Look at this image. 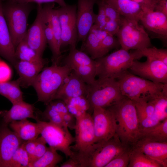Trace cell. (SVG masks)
Segmentation results:
<instances>
[{
    "label": "cell",
    "instance_id": "3",
    "mask_svg": "<svg viewBox=\"0 0 167 167\" xmlns=\"http://www.w3.org/2000/svg\"><path fill=\"white\" fill-rule=\"evenodd\" d=\"M34 7V3L2 0L3 14L15 49L26 34L29 15Z\"/></svg>",
    "mask_w": 167,
    "mask_h": 167
},
{
    "label": "cell",
    "instance_id": "2",
    "mask_svg": "<svg viewBox=\"0 0 167 167\" xmlns=\"http://www.w3.org/2000/svg\"><path fill=\"white\" fill-rule=\"evenodd\" d=\"M72 71L65 64L60 66L52 64L43 68L32 85L36 92L38 101L47 105L53 101L64 80Z\"/></svg>",
    "mask_w": 167,
    "mask_h": 167
},
{
    "label": "cell",
    "instance_id": "1",
    "mask_svg": "<svg viewBox=\"0 0 167 167\" xmlns=\"http://www.w3.org/2000/svg\"><path fill=\"white\" fill-rule=\"evenodd\" d=\"M113 113L116 124V134L123 143L131 146L138 139L139 128L137 111L133 101L124 97L107 107Z\"/></svg>",
    "mask_w": 167,
    "mask_h": 167
},
{
    "label": "cell",
    "instance_id": "24",
    "mask_svg": "<svg viewBox=\"0 0 167 167\" xmlns=\"http://www.w3.org/2000/svg\"><path fill=\"white\" fill-rule=\"evenodd\" d=\"M131 146L139 149L162 167H167V142L139 139Z\"/></svg>",
    "mask_w": 167,
    "mask_h": 167
},
{
    "label": "cell",
    "instance_id": "25",
    "mask_svg": "<svg viewBox=\"0 0 167 167\" xmlns=\"http://www.w3.org/2000/svg\"><path fill=\"white\" fill-rule=\"evenodd\" d=\"M2 0H0V57L13 66L18 60L15 56V48L3 14Z\"/></svg>",
    "mask_w": 167,
    "mask_h": 167
},
{
    "label": "cell",
    "instance_id": "42",
    "mask_svg": "<svg viewBox=\"0 0 167 167\" xmlns=\"http://www.w3.org/2000/svg\"><path fill=\"white\" fill-rule=\"evenodd\" d=\"M11 74L10 67L5 62L0 60V82L8 81Z\"/></svg>",
    "mask_w": 167,
    "mask_h": 167
},
{
    "label": "cell",
    "instance_id": "34",
    "mask_svg": "<svg viewBox=\"0 0 167 167\" xmlns=\"http://www.w3.org/2000/svg\"><path fill=\"white\" fill-rule=\"evenodd\" d=\"M129 167H162L137 148L131 146L129 152Z\"/></svg>",
    "mask_w": 167,
    "mask_h": 167
},
{
    "label": "cell",
    "instance_id": "36",
    "mask_svg": "<svg viewBox=\"0 0 167 167\" xmlns=\"http://www.w3.org/2000/svg\"><path fill=\"white\" fill-rule=\"evenodd\" d=\"M156 118L161 122L167 118V85L161 92L152 99Z\"/></svg>",
    "mask_w": 167,
    "mask_h": 167
},
{
    "label": "cell",
    "instance_id": "18",
    "mask_svg": "<svg viewBox=\"0 0 167 167\" xmlns=\"http://www.w3.org/2000/svg\"><path fill=\"white\" fill-rule=\"evenodd\" d=\"M120 15L128 19L139 21L143 13L154 11L158 0H107Z\"/></svg>",
    "mask_w": 167,
    "mask_h": 167
},
{
    "label": "cell",
    "instance_id": "33",
    "mask_svg": "<svg viewBox=\"0 0 167 167\" xmlns=\"http://www.w3.org/2000/svg\"><path fill=\"white\" fill-rule=\"evenodd\" d=\"M20 87L17 79L0 82V95L8 99L12 104L23 101V93Z\"/></svg>",
    "mask_w": 167,
    "mask_h": 167
},
{
    "label": "cell",
    "instance_id": "40",
    "mask_svg": "<svg viewBox=\"0 0 167 167\" xmlns=\"http://www.w3.org/2000/svg\"><path fill=\"white\" fill-rule=\"evenodd\" d=\"M46 144L45 140L41 136L36 138V144L30 163L38 159L43 155L48 148Z\"/></svg>",
    "mask_w": 167,
    "mask_h": 167
},
{
    "label": "cell",
    "instance_id": "45",
    "mask_svg": "<svg viewBox=\"0 0 167 167\" xmlns=\"http://www.w3.org/2000/svg\"><path fill=\"white\" fill-rule=\"evenodd\" d=\"M154 11L161 12L167 16V0H158Z\"/></svg>",
    "mask_w": 167,
    "mask_h": 167
},
{
    "label": "cell",
    "instance_id": "26",
    "mask_svg": "<svg viewBox=\"0 0 167 167\" xmlns=\"http://www.w3.org/2000/svg\"><path fill=\"white\" fill-rule=\"evenodd\" d=\"M45 65L18 60L13 66L19 75L17 79L20 86L27 88L32 84Z\"/></svg>",
    "mask_w": 167,
    "mask_h": 167
},
{
    "label": "cell",
    "instance_id": "9",
    "mask_svg": "<svg viewBox=\"0 0 167 167\" xmlns=\"http://www.w3.org/2000/svg\"><path fill=\"white\" fill-rule=\"evenodd\" d=\"M36 121L39 125L41 136L49 147L62 152L67 158L74 155L71 147L74 143L75 138L67 126H60L39 119Z\"/></svg>",
    "mask_w": 167,
    "mask_h": 167
},
{
    "label": "cell",
    "instance_id": "46",
    "mask_svg": "<svg viewBox=\"0 0 167 167\" xmlns=\"http://www.w3.org/2000/svg\"><path fill=\"white\" fill-rule=\"evenodd\" d=\"M97 0H96V1Z\"/></svg>",
    "mask_w": 167,
    "mask_h": 167
},
{
    "label": "cell",
    "instance_id": "41",
    "mask_svg": "<svg viewBox=\"0 0 167 167\" xmlns=\"http://www.w3.org/2000/svg\"><path fill=\"white\" fill-rule=\"evenodd\" d=\"M19 3H32L37 4H43L50 3H56L60 7L64 6L67 4L64 0H9Z\"/></svg>",
    "mask_w": 167,
    "mask_h": 167
},
{
    "label": "cell",
    "instance_id": "22",
    "mask_svg": "<svg viewBox=\"0 0 167 167\" xmlns=\"http://www.w3.org/2000/svg\"><path fill=\"white\" fill-rule=\"evenodd\" d=\"M88 88V85L72 71L64 80L56 92L53 100H60L64 101L78 96L86 97Z\"/></svg>",
    "mask_w": 167,
    "mask_h": 167
},
{
    "label": "cell",
    "instance_id": "43",
    "mask_svg": "<svg viewBox=\"0 0 167 167\" xmlns=\"http://www.w3.org/2000/svg\"><path fill=\"white\" fill-rule=\"evenodd\" d=\"M65 125L68 128L74 129L76 124V119L69 112L64 114L62 117Z\"/></svg>",
    "mask_w": 167,
    "mask_h": 167
},
{
    "label": "cell",
    "instance_id": "17",
    "mask_svg": "<svg viewBox=\"0 0 167 167\" xmlns=\"http://www.w3.org/2000/svg\"><path fill=\"white\" fill-rule=\"evenodd\" d=\"M96 3L98 11L94 25L115 35L121 24L122 15L107 0H97Z\"/></svg>",
    "mask_w": 167,
    "mask_h": 167
},
{
    "label": "cell",
    "instance_id": "15",
    "mask_svg": "<svg viewBox=\"0 0 167 167\" xmlns=\"http://www.w3.org/2000/svg\"><path fill=\"white\" fill-rule=\"evenodd\" d=\"M146 57L143 62L135 60L129 69L130 72L155 83L167 84V65L152 57Z\"/></svg>",
    "mask_w": 167,
    "mask_h": 167
},
{
    "label": "cell",
    "instance_id": "8",
    "mask_svg": "<svg viewBox=\"0 0 167 167\" xmlns=\"http://www.w3.org/2000/svg\"><path fill=\"white\" fill-rule=\"evenodd\" d=\"M122 49L140 51L152 46L150 38L139 22L122 16L120 27L115 35Z\"/></svg>",
    "mask_w": 167,
    "mask_h": 167
},
{
    "label": "cell",
    "instance_id": "7",
    "mask_svg": "<svg viewBox=\"0 0 167 167\" xmlns=\"http://www.w3.org/2000/svg\"><path fill=\"white\" fill-rule=\"evenodd\" d=\"M131 146L122 143L117 134L109 140L95 143L81 162V167H105Z\"/></svg>",
    "mask_w": 167,
    "mask_h": 167
},
{
    "label": "cell",
    "instance_id": "39",
    "mask_svg": "<svg viewBox=\"0 0 167 167\" xmlns=\"http://www.w3.org/2000/svg\"><path fill=\"white\" fill-rule=\"evenodd\" d=\"M131 148L116 156L106 165L105 167H128Z\"/></svg>",
    "mask_w": 167,
    "mask_h": 167
},
{
    "label": "cell",
    "instance_id": "31",
    "mask_svg": "<svg viewBox=\"0 0 167 167\" xmlns=\"http://www.w3.org/2000/svg\"><path fill=\"white\" fill-rule=\"evenodd\" d=\"M15 56L18 60L23 61L45 65L46 59L43 58L28 45L24 38L15 49Z\"/></svg>",
    "mask_w": 167,
    "mask_h": 167
},
{
    "label": "cell",
    "instance_id": "12",
    "mask_svg": "<svg viewBox=\"0 0 167 167\" xmlns=\"http://www.w3.org/2000/svg\"><path fill=\"white\" fill-rule=\"evenodd\" d=\"M64 63L88 85L95 80L96 61L84 51L77 49L76 47H70L69 53L64 58Z\"/></svg>",
    "mask_w": 167,
    "mask_h": 167
},
{
    "label": "cell",
    "instance_id": "23",
    "mask_svg": "<svg viewBox=\"0 0 167 167\" xmlns=\"http://www.w3.org/2000/svg\"><path fill=\"white\" fill-rule=\"evenodd\" d=\"M38 113L33 104L27 103L23 100L12 104V106L9 110L0 111V117L3 122L8 125L12 122L28 118L36 120L39 119Z\"/></svg>",
    "mask_w": 167,
    "mask_h": 167
},
{
    "label": "cell",
    "instance_id": "27",
    "mask_svg": "<svg viewBox=\"0 0 167 167\" xmlns=\"http://www.w3.org/2000/svg\"><path fill=\"white\" fill-rule=\"evenodd\" d=\"M137 111L139 129L151 127L160 122L156 118L152 99L133 101Z\"/></svg>",
    "mask_w": 167,
    "mask_h": 167
},
{
    "label": "cell",
    "instance_id": "38",
    "mask_svg": "<svg viewBox=\"0 0 167 167\" xmlns=\"http://www.w3.org/2000/svg\"><path fill=\"white\" fill-rule=\"evenodd\" d=\"M143 57L149 56L159 60L167 65V49H158L152 46L141 51Z\"/></svg>",
    "mask_w": 167,
    "mask_h": 167
},
{
    "label": "cell",
    "instance_id": "21",
    "mask_svg": "<svg viewBox=\"0 0 167 167\" xmlns=\"http://www.w3.org/2000/svg\"><path fill=\"white\" fill-rule=\"evenodd\" d=\"M139 21L153 38L160 39L167 44V16L154 11L143 12Z\"/></svg>",
    "mask_w": 167,
    "mask_h": 167
},
{
    "label": "cell",
    "instance_id": "20",
    "mask_svg": "<svg viewBox=\"0 0 167 167\" xmlns=\"http://www.w3.org/2000/svg\"><path fill=\"white\" fill-rule=\"evenodd\" d=\"M8 125H0V167H8L12 156L24 141L21 139Z\"/></svg>",
    "mask_w": 167,
    "mask_h": 167
},
{
    "label": "cell",
    "instance_id": "16",
    "mask_svg": "<svg viewBox=\"0 0 167 167\" xmlns=\"http://www.w3.org/2000/svg\"><path fill=\"white\" fill-rule=\"evenodd\" d=\"M36 18L24 38L29 46L42 57L47 44L45 33L47 22L43 4H36Z\"/></svg>",
    "mask_w": 167,
    "mask_h": 167
},
{
    "label": "cell",
    "instance_id": "37",
    "mask_svg": "<svg viewBox=\"0 0 167 167\" xmlns=\"http://www.w3.org/2000/svg\"><path fill=\"white\" fill-rule=\"evenodd\" d=\"M24 142L14 153L8 167H28L30 160Z\"/></svg>",
    "mask_w": 167,
    "mask_h": 167
},
{
    "label": "cell",
    "instance_id": "29",
    "mask_svg": "<svg viewBox=\"0 0 167 167\" xmlns=\"http://www.w3.org/2000/svg\"><path fill=\"white\" fill-rule=\"evenodd\" d=\"M46 105L45 110L41 113L42 118L56 125L66 126L62 118L64 114L69 112L65 102L60 100H54Z\"/></svg>",
    "mask_w": 167,
    "mask_h": 167
},
{
    "label": "cell",
    "instance_id": "28",
    "mask_svg": "<svg viewBox=\"0 0 167 167\" xmlns=\"http://www.w3.org/2000/svg\"><path fill=\"white\" fill-rule=\"evenodd\" d=\"M9 125L12 131L24 141L36 139L40 134L38 123L31 122L27 119L13 121Z\"/></svg>",
    "mask_w": 167,
    "mask_h": 167
},
{
    "label": "cell",
    "instance_id": "44",
    "mask_svg": "<svg viewBox=\"0 0 167 167\" xmlns=\"http://www.w3.org/2000/svg\"><path fill=\"white\" fill-rule=\"evenodd\" d=\"M61 167H81L80 163L74 155L61 165Z\"/></svg>",
    "mask_w": 167,
    "mask_h": 167
},
{
    "label": "cell",
    "instance_id": "6",
    "mask_svg": "<svg viewBox=\"0 0 167 167\" xmlns=\"http://www.w3.org/2000/svg\"><path fill=\"white\" fill-rule=\"evenodd\" d=\"M124 97L116 79L98 78L88 85L86 97L92 112L94 107L106 108L116 104Z\"/></svg>",
    "mask_w": 167,
    "mask_h": 167
},
{
    "label": "cell",
    "instance_id": "35",
    "mask_svg": "<svg viewBox=\"0 0 167 167\" xmlns=\"http://www.w3.org/2000/svg\"><path fill=\"white\" fill-rule=\"evenodd\" d=\"M57 151L48 147L43 155L37 160L30 163L28 167H54L63 160Z\"/></svg>",
    "mask_w": 167,
    "mask_h": 167
},
{
    "label": "cell",
    "instance_id": "4",
    "mask_svg": "<svg viewBox=\"0 0 167 167\" xmlns=\"http://www.w3.org/2000/svg\"><path fill=\"white\" fill-rule=\"evenodd\" d=\"M117 81L122 94L133 101L142 99H152L158 95L167 85L137 76L128 70Z\"/></svg>",
    "mask_w": 167,
    "mask_h": 167
},
{
    "label": "cell",
    "instance_id": "5",
    "mask_svg": "<svg viewBox=\"0 0 167 167\" xmlns=\"http://www.w3.org/2000/svg\"><path fill=\"white\" fill-rule=\"evenodd\" d=\"M142 57L140 50L129 52L121 48L95 60L97 63V76L99 78L118 79L129 70L135 60Z\"/></svg>",
    "mask_w": 167,
    "mask_h": 167
},
{
    "label": "cell",
    "instance_id": "10",
    "mask_svg": "<svg viewBox=\"0 0 167 167\" xmlns=\"http://www.w3.org/2000/svg\"><path fill=\"white\" fill-rule=\"evenodd\" d=\"M118 45V40L114 36L93 25L82 44L81 50L96 60L105 56Z\"/></svg>",
    "mask_w": 167,
    "mask_h": 167
},
{
    "label": "cell",
    "instance_id": "30",
    "mask_svg": "<svg viewBox=\"0 0 167 167\" xmlns=\"http://www.w3.org/2000/svg\"><path fill=\"white\" fill-rule=\"evenodd\" d=\"M167 142V118L153 126L139 129L138 139Z\"/></svg>",
    "mask_w": 167,
    "mask_h": 167
},
{
    "label": "cell",
    "instance_id": "11",
    "mask_svg": "<svg viewBox=\"0 0 167 167\" xmlns=\"http://www.w3.org/2000/svg\"><path fill=\"white\" fill-rule=\"evenodd\" d=\"M74 130L75 143L71 148L80 162L95 143L92 118L90 113L76 119Z\"/></svg>",
    "mask_w": 167,
    "mask_h": 167
},
{
    "label": "cell",
    "instance_id": "19",
    "mask_svg": "<svg viewBox=\"0 0 167 167\" xmlns=\"http://www.w3.org/2000/svg\"><path fill=\"white\" fill-rule=\"evenodd\" d=\"M96 0H78L76 12L77 42H84L87 36L94 25L96 14L93 10Z\"/></svg>",
    "mask_w": 167,
    "mask_h": 167
},
{
    "label": "cell",
    "instance_id": "13",
    "mask_svg": "<svg viewBox=\"0 0 167 167\" xmlns=\"http://www.w3.org/2000/svg\"><path fill=\"white\" fill-rule=\"evenodd\" d=\"M77 9L75 4H67L56 9L61 29V49L67 46H76L78 40Z\"/></svg>",
    "mask_w": 167,
    "mask_h": 167
},
{
    "label": "cell",
    "instance_id": "32",
    "mask_svg": "<svg viewBox=\"0 0 167 167\" xmlns=\"http://www.w3.org/2000/svg\"><path fill=\"white\" fill-rule=\"evenodd\" d=\"M64 101L69 112L76 119L91 111L89 102L86 96H80L72 97Z\"/></svg>",
    "mask_w": 167,
    "mask_h": 167
},
{
    "label": "cell",
    "instance_id": "14",
    "mask_svg": "<svg viewBox=\"0 0 167 167\" xmlns=\"http://www.w3.org/2000/svg\"><path fill=\"white\" fill-rule=\"evenodd\" d=\"M95 133V143L106 141L116 134L114 116L108 108L94 107L92 115Z\"/></svg>",
    "mask_w": 167,
    "mask_h": 167
}]
</instances>
